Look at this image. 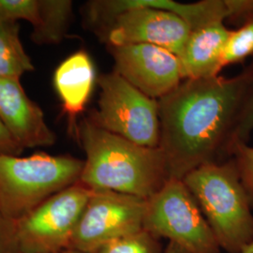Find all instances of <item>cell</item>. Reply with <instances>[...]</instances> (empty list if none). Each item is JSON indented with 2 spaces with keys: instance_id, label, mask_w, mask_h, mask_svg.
Returning a JSON list of instances; mask_svg holds the SVG:
<instances>
[{
  "instance_id": "cell-18",
  "label": "cell",
  "mask_w": 253,
  "mask_h": 253,
  "mask_svg": "<svg viewBox=\"0 0 253 253\" xmlns=\"http://www.w3.org/2000/svg\"><path fill=\"white\" fill-rule=\"evenodd\" d=\"M95 253H164L160 238L142 230L110 242Z\"/></svg>"
},
{
  "instance_id": "cell-6",
  "label": "cell",
  "mask_w": 253,
  "mask_h": 253,
  "mask_svg": "<svg viewBox=\"0 0 253 253\" xmlns=\"http://www.w3.org/2000/svg\"><path fill=\"white\" fill-rule=\"evenodd\" d=\"M98 108L87 118L102 129L136 145L156 148L160 145L159 100L138 90L119 74H101Z\"/></svg>"
},
{
  "instance_id": "cell-11",
  "label": "cell",
  "mask_w": 253,
  "mask_h": 253,
  "mask_svg": "<svg viewBox=\"0 0 253 253\" xmlns=\"http://www.w3.org/2000/svg\"><path fill=\"white\" fill-rule=\"evenodd\" d=\"M0 120L19 146H50L55 134L41 107L27 97L19 81L0 78Z\"/></svg>"
},
{
  "instance_id": "cell-12",
  "label": "cell",
  "mask_w": 253,
  "mask_h": 253,
  "mask_svg": "<svg viewBox=\"0 0 253 253\" xmlns=\"http://www.w3.org/2000/svg\"><path fill=\"white\" fill-rule=\"evenodd\" d=\"M73 15L69 0H0V20H25L33 27L32 41L54 44L63 40Z\"/></svg>"
},
{
  "instance_id": "cell-22",
  "label": "cell",
  "mask_w": 253,
  "mask_h": 253,
  "mask_svg": "<svg viewBox=\"0 0 253 253\" xmlns=\"http://www.w3.org/2000/svg\"><path fill=\"white\" fill-rule=\"evenodd\" d=\"M23 150L24 149L17 145L0 120V155L19 156Z\"/></svg>"
},
{
  "instance_id": "cell-5",
  "label": "cell",
  "mask_w": 253,
  "mask_h": 253,
  "mask_svg": "<svg viewBox=\"0 0 253 253\" xmlns=\"http://www.w3.org/2000/svg\"><path fill=\"white\" fill-rule=\"evenodd\" d=\"M90 27L107 46L152 44L179 55L191 29L178 15L142 6L136 0H100L86 5Z\"/></svg>"
},
{
  "instance_id": "cell-13",
  "label": "cell",
  "mask_w": 253,
  "mask_h": 253,
  "mask_svg": "<svg viewBox=\"0 0 253 253\" xmlns=\"http://www.w3.org/2000/svg\"><path fill=\"white\" fill-rule=\"evenodd\" d=\"M232 30L223 22H217L192 30L180 54L183 80L208 79L219 76L223 69L221 57Z\"/></svg>"
},
{
  "instance_id": "cell-2",
  "label": "cell",
  "mask_w": 253,
  "mask_h": 253,
  "mask_svg": "<svg viewBox=\"0 0 253 253\" xmlns=\"http://www.w3.org/2000/svg\"><path fill=\"white\" fill-rule=\"evenodd\" d=\"M75 137L86 156L79 182L90 190L147 200L170 179L160 147L136 145L94 125L87 118L78 124Z\"/></svg>"
},
{
  "instance_id": "cell-19",
  "label": "cell",
  "mask_w": 253,
  "mask_h": 253,
  "mask_svg": "<svg viewBox=\"0 0 253 253\" xmlns=\"http://www.w3.org/2000/svg\"><path fill=\"white\" fill-rule=\"evenodd\" d=\"M253 131V82L246 95L243 105L236 119L234 130L227 145L226 156L237 144H247Z\"/></svg>"
},
{
  "instance_id": "cell-23",
  "label": "cell",
  "mask_w": 253,
  "mask_h": 253,
  "mask_svg": "<svg viewBox=\"0 0 253 253\" xmlns=\"http://www.w3.org/2000/svg\"><path fill=\"white\" fill-rule=\"evenodd\" d=\"M164 253H188L185 250H183L179 246L173 244L169 242L168 246L166 247V249L164 250Z\"/></svg>"
},
{
  "instance_id": "cell-25",
  "label": "cell",
  "mask_w": 253,
  "mask_h": 253,
  "mask_svg": "<svg viewBox=\"0 0 253 253\" xmlns=\"http://www.w3.org/2000/svg\"><path fill=\"white\" fill-rule=\"evenodd\" d=\"M82 253L80 252H77V251H75V250H72V249H68V250H66V251H64L62 253Z\"/></svg>"
},
{
  "instance_id": "cell-17",
  "label": "cell",
  "mask_w": 253,
  "mask_h": 253,
  "mask_svg": "<svg viewBox=\"0 0 253 253\" xmlns=\"http://www.w3.org/2000/svg\"><path fill=\"white\" fill-rule=\"evenodd\" d=\"M252 55H253V14L238 29L232 30L221 57L222 68L231 64L243 62Z\"/></svg>"
},
{
  "instance_id": "cell-16",
  "label": "cell",
  "mask_w": 253,
  "mask_h": 253,
  "mask_svg": "<svg viewBox=\"0 0 253 253\" xmlns=\"http://www.w3.org/2000/svg\"><path fill=\"white\" fill-rule=\"evenodd\" d=\"M18 23L0 20V78L20 82L34 66L19 37Z\"/></svg>"
},
{
  "instance_id": "cell-21",
  "label": "cell",
  "mask_w": 253,
  "mask_h": 253,
  "mask_svg": "<svg viewBox=\"0 0 253 253\" xmlns=\"http://www.w3.org/2000/svg\"><path fill=\"white\" fill-rule=\"evenodd\" d=\"M0 253H23L17 235L16 221L0 216Z\"/></svg>"
},
{
  "instance_id": "cell-9",
  "label": "cell",
  "mask_w": 253,
  "mask_h": 253,
  "mask_svg": "<svg viewBox=\"0 0 253 253\" xmlns=\"http://www.w3.org/2000/svg\"><path fill=\"white\" fill-rule=\"evenodd\" d=\"M147 200L112 190H93L73 234L70 249L95 253L143 230Z\"/></svg>"
},
{
  "instance_id": "cell-24",
  "label": "cell",
  "mask_w": 253,
  "mask_h": 253,
  "mask_svg": "<svg viewBox=\"0 0 253 253\" xmlns=\"http://www.w3.org/2000/svg\"><path fill=\"white\" fill-rule=\"evenodd\" d=\"M242 253H253V242L249 247H247Z\"/></svg>"
},
{
  "instance_id": "cell-4",
  "label": "cell",
  "mask_w": 253,
  "mask_h": 253,
  "mask_svg": "<svg viewBox=\"0 0 253 253\" xmlns=\"http://www.w3.org/2000/svg\"><path fill=\"white\" fill-rule=\"evenodd\" d=\"M84 161L72 156L0 155V216L17 221L78 183Z\"/></svg>"
},
{
  "instance_id": "cell-1",
  "label": "cell",
  "mask_w": 253,
  "mask_h": 253,
  "mask_svg": "<svg viewBox=\"0 0 253 253\" xmlns=\"http://www.w3.org/2000/svg\"><path fill=\"white\" fill-rule=\"evenodd\" d=\"M253 82V62L232 78L183 80L159 100L161 137L170 178L183 180L194 169L217 163Z\"/></svg>"
},
{
  "instance_id": "cell-8",
  "label": "cell",
  "mask_w": 253,
  "mask_h": 253,
  "mask_svg": "<svg viewBox=\"0 0 253 253\" xmlns=\"http://www.w3.org/2000/svg\"><path fill=\"white\" fill-rule=\"evenodd\" d=\"M93 190L80 182L46 200L16 221L23 253H60L73 234Z\"/></svg>"
},
{
  "instance_id": "cell-10",
  "label": "cell",
  "mask_w": 253,
  "mask_h": 253,
  "mask_svg": "<svg viewBox=\"0 0 253 253\" xmlns=\"http://www.w3.org/2000/svg\"><path fill=\"white\" fill-rule=\"evenodd\" d=\"M114 72L149 98L161 100L183 81L177 55L152 44L107 46Z\"/></svg>"
},
{
  "instance_id": "cell-3",
  "label": "cell",
  "mask_w": 253,
  "mask_h": 253,
  "mask_svg": "<svg viewBox=\"0 0 253 253\" xmlns=\"http://www.w3.org/2000/svg\"><path fill=\"white\" fill-rule=\"evenodd\" d=\"M183 182L198 204L220 249L242 253L253 242L252 204L235 160L201 165Z\"/></svg>"
},
{
  "instance_id": "cell-15",
  "label": "cell",
  "mask_w": 253,
  "mask_h": 253,
  "mask_svg": "<svg viewBox=\"0 0 253 253\" xmlns=\"http://www.w3.org/2000/svg\"><path fill=\"white\" fill-rule=\"evenodd\" d=\"M137 3L150 8L165 9L183 19L191 31L208 25L233 20V0H205L191 4H181L172 0H137Z\"/></svg>"
},
{
  "instance_id": "cell-14",
  "label": "cell",
  "mask_w": 253,
  "mask_h": 253,
  "mask_svg": "<svg viewBox=\"0 0 253 253\" xmlns=\"http://www.w3.org/2000/svg\"><path fill=\"white\" fill-rule=\"evenodd\" d=\"M95 81L94 64L84 50L71 54L54 72V88L69 119L70 132L74 136L78 126L76 120L86 107Z\"/></svg>"
},
{
  "instance_id": "cell-20",
  "label": "cell",
  "mask_w": 253,
  "mask_h": 253,
  "mask_svg": "<svg viewBox=\"0 0 253 253\" xmlns=\"http://www.w3.org/2000/svg\"><path fill=\"white\" fill-rule=\"evenodd\" d=\"M231 157L235 160L253 209V147L248 144H237L232 149Z\"/></svg>"
},
{
  "instance_id": "cell-7",
  "label": "cell",
  "mask_w": 253,
  "mask_h": 253,
  "mask_svg": "<svg viewBox=\"0 0 253 253\" xmlns=\"http://www.w3.org/2000/svg\"><path fill=\"white\" fill-rule=\"evenodd\" d=\"M143 229L188 253H219L220 247L183 180L170 178L147 199Z\"/></svg>"
}]
</instances>
